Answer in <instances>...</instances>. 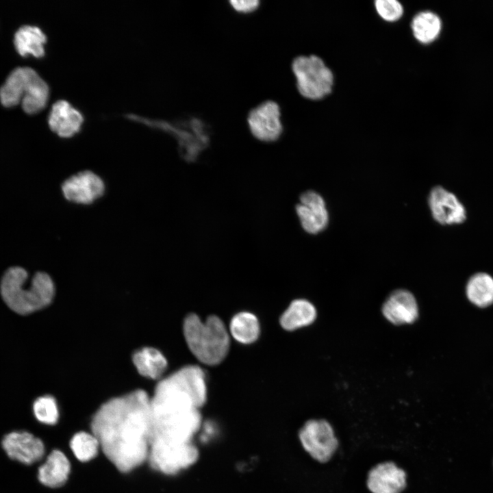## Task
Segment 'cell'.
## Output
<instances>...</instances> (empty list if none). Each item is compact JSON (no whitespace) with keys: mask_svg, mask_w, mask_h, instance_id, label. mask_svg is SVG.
Segmentation results:
<instances>
[{"mask_svg":"<svg viewBox=\"0 0 493 493\" xmlns=\"http://www.w3.org/2000/svg\"><path fill=\"white\" fill-rule=\"evenodd\" d=\"M199 458V448L192 442L173 443L153 440L150 444L147 459L153 468L172 475L193 466Z\"/></svg>","mask_w":493,"mask_h":493,"instance_id":"obj_7","label":"cell"},{"mask_svg":"<svg viewBox=\"0 0 493 493\" xmlns=\"http://www.w3.org/2000/svg\"><path fill=\"white\" fill-rule=\"evenodd\" d=\"M384 317L394 325L414 323L418 315L414 296L408 290L400 289L392 292L382 307Z\"/></svg>","mask_w":493,"mask_h":493,"instance_id":"obj_16","label":"cell"},{"mask_svg":"<svg viewBox=\"0 0 493 493\" xmlns=\"http://www.w3.org/2000/svg\"><path fill=\"white\" fill-rule=\"evenodd\" d=\"M428 203L433 218L440 224H459L466 218L462 203L453 193L440 186L432 188Z\"/></svg>","mask_w":493,"mask_h":493,"instance_id":"obj_13","label":"cell"},{"mask_svg":"<svg viewBox=\"0 0 493 493\" xmlns=\"http://www.w3.org/2000/svg\"><path fill=\"white\" fill-rule=\"evenodd\" d=\"M46 42L45 34L34 26H23L14 36V45L21 56L31 55L37 58L44 56Z\"/></svg>","mask_w":493,"mask_h":493,"instance_id":"obj_20","label":"cell"},{"mask_svg":"<svg viewBox=\"0 0 493 493\" xmlns=\"http://www.w3.org/2000/svg\"><path fill=\"white\" fill-rule=\"evenodd\" d=\"M375 7L381 18L388 22L398 21L403 14V8L396 0H377Z\"/></svg>","mask_w":493,"mask_h":493,"instance_id":"obj_27","label":"cell"},{"mask_svg":"<svg viewBox=\"0 0 493 493\" xmlns=\"http://www.w3.org/2000/svg\"><path fill=\"white\" fill-rule=\"evenodd\" d=\"M206 401L205 375L198 366H184L160 381L150 398L151 442H192L202 426L199 409Z\"/></svg>","mask_w":493,"mask_h":493,"instance_id":"obj_2","label":"cell"},{"mask_svg":"<svg viewBox=\"0 0 493 493\" xmlns=\"http://www.w3.org/2000/svg\"><path fill=\"white\" fill-rule=\"evenodd\" d=\"M412 31L414 38L422 44H430L439 36L442 29V21L435 13L423 11L412 19Z\"/></svg>","mask_w":493,"mask_h":493,"instance_id":"obj_22","label":"cell"},{"mask_svg":"<svg viewBox=\"0 0 493 493\" xmlns=\"http://www.w3.org/2000/svg\"><path fill=\"white\" fill-rule=\"evenodd\" d=\"M133 362L140 375L151 379L159 378L167 366L164 356L151 347L136 351L133 355Z\"/></svg>","mask_w":493,"mask_h":493,"instance_id":"obj_21","label":"cell"},{"mask_svg":"<svg viewBox=\"0 0 493 493\" xmlns=\"http://www.w3.org/2000/svg\"><path fill=\"white\" fill-rule=\"evenodd\" d=\"M1 446L10 459L25 465L40 460L45 451L40 438L25 431L5 434L1 440Z\"/></svg>","mask_w":493,"mask_h":493,"instance_id":"obj_12","label":"cell"},{"mask_svg":"<svg viewBox=\"0 0 493 493\" xmlns=\"http://www.w3.org/2000/svg\"><path fill=\"white\" fill-rule=\"evenodd\" d=\"M281 110L274 101H265L249 112L247 124L252 135L265 142L276 141L283 133Z\"/></svg>","mask_w":493,"mask_h":493,"instance_id":"obj_10","label":"cell"},{"mask_svg":"<svg viewBox=\"0 0 493 493\" xmlns=\"http://www.w3.org/2000/svg\"><path fill=\"white\" fill-rule=\"evenodd\" d=\"M84 116L80 111L66 100H59L52 105L48 123L52 131L62 138H71L80 131Z\"/></svg>","mask_w":493,"mask_h":493,"instance_id":"obj_17","label":"cell"},{"mask_svg":"<svg viewBox=\"0 0 493 493\" xmlns=\"http://www.w3.org/2000/svg\"><path fill=\"white\" fill-rule=\"evenodd\" d=\"M70 446L75 456L81 462H88L93 459L100 447L95 435L84 431L75 434L71 440Z\"/></svg>","mask_w":493,"mask_h":493,"instance_id":"obj_25","label":"cell"},{"mask_svg":"<svg viewBox=\"0 0 493 493\" xmlns=\"http://www.w3.org/2000/svg\"><path fill=\"white\" fill-rule=\"evenodd\" d=\"M229 4L238 12L247 14L257 9L260 5L258 0H231Z\"/></svg>","mask_w":493,"mask_h":493,"instance_id":"obj_28","label":"cell"},{"mask_svg":"<svg viewBox=\"0 0 493 493\" xmlns=\"http://www.w3.org/2000/svg\"><path fill=\"white\" fill-rule=\"evenodd\" d=\"M291 67L297 90L303 97L319 100L331 92L334 83L333 73L318 56H297Z\"/></svg>","mask_w":493,"mask_h":493,"instance_id":"obj_6","label":"cell"},{"mask_svg":"<svg viewBox=\"0 0 493 493\" xmlns=\"http://www.w3.org/2000/svg\"><path fill=\"white\" fill-rule=\"evenodd\" d=\"M103 180L91 170H83L66 179L62 184L64 198L73 203L89 205L105 192Z\"/></svg>","mask_w":493,"mask_h":493,"instance_id":"obj_11","label":"cell"},{"mask_svg":"<svg viewBox=\"0 0 493 493\" xmlns=\"http://www.w3.org/2000/svg\"><path fill=\"white\" fill-rule=\"evenodd\" d=\"M71 470L66 456L59 450H53L38 472L39 481L49 488H58L65 483Z\"/></svg>","mask_w":493,"mask_h":493,"instance_id":"obj_18","label":"cell"},{"mask_svg":"<svg viewBox=\"0 0 493 493\" xmlns=\"http://www.w3.org/2000/svg\"><path fill=\"white\" fill-rule=\"evenodd\" d=\"M92 433L108 459L129 472L147 458L151 438L150 397L143 390L112 399L94 414Z\"/></svg>","mask_w":493,"mask_h":493,"instance_id":"obj_1","label":"cell"},{"mask_svg":"<svg viewBox=\"0 0 493 493\" xmlns=\"http://www.w3.org/2000/svg\"><path fill=\"white\" fill-rule=\"evenodd\" d=\"M296 212L303 229L309 233H318L328 225L329 214L325 201L316 192H303L296 206Z\"/></svg>","mask_w":493,"mask_h":493,"instance_id":"obj_14","label":"cell"},{"mask_svg":"<svg viewBox=\"0 0 493 493\" xmlns=\"http://www.w3.org/2000/svg\"><path fill=\"white\" fill-rule=\"evenodd\" d=\"M28 273L21 267L8 268L0 284L1 296L14 312L25 315L47 306L52 301L55 287L51 277L44 272L36 273L29 285Z\"/></svg>","mask_w":493,"mask_h":493,"instance_id":"obj_3","label":"cell"},{"mask_svg":"<svg viewBox=\"0 0 493 493\" xmlns=\"http://www.w3.org/2000/svg\"><path fill=\"white\" fill-rule=\"evenodd\" d=\"M229 331L238 342L249 344L259 337L260 327L257 318L249 312L236 314L231 320Z\"/></svg>","mask_w":493,"mask_h":493,"instance_id":"obj_23","label":"cell"},{"mask_svg":"<svg viewBox=\"0 0 493 493\" xmlns=\"http://www.w3.org/2000/svg\"><path fill=\"white\" fill-rule=\"evenodd\" d=\"M316 309L306 299L294 300L280 317L283 329L293 331L312 324L316 318Z\"/></svg>","mask_w":493,"mask_h":493,"instance_id":"obj_19","label":"cell"},{"mask_svg":"<svg viewBox=\"0 0 493 493\" xmlns=\"http://www.w3.org/2000/svg\"><path fill=\"white\" fill-rule=\"evenodd\" d=\"M298 437L307 453L320 463L330 460L338 446L332 426L324 419L305 422L299 429Z\"/></svg>","mask_w":493,"mask_h":493,"instance_id":"obj_8","label":"cell"},{"mask_svg":"<svg viewBox=\"0 0 493 493\" xmlns=\"http://www.w3.org/2000/svg\"><path fill=\"white\" fill-rule=\"evenodd\" d=\"M183 331L190 351L201 363L217 365L226 357L229 336L218 316L212 315L202 321L195 314H190L184 319Z\"/></svg>","mask_w":493,"mask_h":493,"instance_id":"obj_4","label":"cell"},{"mask_svg":"<svg viewBox=\"0 0 493 493\" xmlns=\"http://www.w3.org/2000/svg\"><path fill=\"white\" fill-rule=\"evenodd\" d=\"M367 485L372 493H401L406 486V474L393 462L381 463L369 472Z\"/></svg>","mask_w":493,"mask_h":493,"instance_id":"obj_15","label":"cell"},{"mask_svg":"<svg viewBox=\"0 0 493 493\" xmlns=\"http://www.w3.org/2000/svg\"><path fill=\"white\" fill-rule=\"evenodd\" d=\"M49 97L47 84L29 67L12 71L0 88V101L3 106L10 108L21 103L23 110L29 114L43 110Z\"/></svg>","mask_w":493,"mask_h":493,"instance_id":"obj_5","label":"cell"},{"mask_svg":"<svg viewBox=\"0 0 493 493\" xmlns=\"http://www.w3.org/2000/svg\"><path fill=\"white\" fill-rule=\"evenodd\" d=\"M33 412L36 418L40 422L53 425L59 418V411L56 401L49 395L40 396L33 403Z\"/></svg>","mask_w":493,"mask_h":493,"instance_id":"obj_26","label":"cell"},{"mask_svg":"<svg viewBox=\"0 0 493 493\" xmlns=\"http://www.w3.org/2000/svg\"><path fill=\"white\" fill-rule=\"evenodd\" d=\"M127 117L131 121L173 135L179 141L180 146L188 152L192 151V147L198 150L199 144H204L207 140V127L199 118H191L182 121L171 123L150 119L135 114H127Z\"/></svg>","mask_w":493,"mask_h":493,"instance_id":"obj_9","label":"cell"},{"mask_svg":"<svg viewBox=\"0 0 493 493\" xmlns=\"http://www.w3.org/2000/svg\"><path fill=\"white\" fill-rule=\"evenodd\" d=\"M466 294L478 307L490 305L493 303V278L484 273L474 275L468 281Z\"/></svg>","mask_w":493,"mask_h":493,"instance_id":"obj_24","label":"cell"}]
</instances>
